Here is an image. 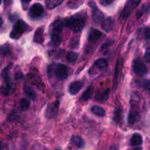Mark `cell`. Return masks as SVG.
<instances>
[{
    "label": "cell",
    "instance_id": "cell-13",
    "mask_svg": "<svg viewBox=\"0 0 150 150\" xmlns=\"http://www.w3.org/2000/svg\"><path fill=\"white\" fill-rule=\"evenodd\" d=\"M108 67V61L105 59L100 58L95 60L94 63L93 68H95L99 71H102L105 70L106 68Z\"/></svg>",
    "mask_w": 150,
    "mask_h": 150
},
{
    "label": "cell",
    "instance_id": "cell-27",
    "mask_svg": "<svg viewBox=\"0 0 150 150\" xmlns=\"http://www.w3.org/2000/svg\"><path fill=\"white\" fill-rule=\"evenodd\" d=\"M9 69L8 68H6L4 69V70L2 71L1 74V76L3 79H4V81H9V72H8Z\"/></svg>",
    "mask_w": 150,
    "mask_h": 150
},
{
    "label": "cell",
    "instance_id": "cell-1",
    "mask_svg": "<svg viewBox=\"0 0 150 150\" xmlns=\"http://www.w3.org/2000/svg\"><path fill=\"white\" fill-rule=\"evenodd\" d=\"M65 25L73 32H79L85 26V19L81 14H76L66 19Z\"/></svg>",
    "mask_w": 150,
    "mask_h": 150
},
{
    "label": "cell",
    "instance_id": "cell-34",
    "mask_svg": "<svg viewBox=\"0 0 150 150\" xmlns=\"http://www.w3.org/2000/svg\"><path fill=\"white\" fill-rule=\"evenodd\" d=\"M21 1L23 4H28V3L30 2L32 0H21Z\"/></svg>",
    "mask_w": 150,
    "mask_h": 150
},
{
    "label": "cell",
    "instance_id": "cell-22",
    "mask_svg": "<svg viewBox=\"0 0 150 150\" xmlns=\"http://www.w3.org/2000/svg\"><path fill=\"white\" fill-rule=\"evenodd\" d=\"M92 96V88L91 87L88 88L82 94L81 97V100L83 101H88L89 99H90L91 97Z\"/></svg>",
    "mask_w": 150,
    "mask_h": 150
},
{
    "label": "cell",
    "instance_id": "cell-12",
    "mask_svg": "<svg viewBox=\"0 0 150 150\" xmlns=\"http://www.w3.org/2000/svg\"><path fill=\"white\" fill-rule=\"evenodd\" d=\"M100 23H101V26H102V28L106 32H111L114 26V21L111 18L104 19Z\"/></svg>",
    "mask_w": 150,
    "mask_h": 150
},
{
    "label": "cell",
    "instance_id": "cell-3",
    "mask_svg": "<svg viewBox=\"0 0 150 150\" xmlns=\"http://www.w3.org/2000/svg\"><path fill=\"white\" fill-rule=\"evenodd\" d=\"M28 25L25 23L24 21L19 19L14 24L10 34V37L12 39H18L26 30Z\"/></svg>",
    "mask_w": 150,
    "mask_h": 150
},
{
    "label": "cell",
    "instance_id": "cell-6",
    "mask_svg": "<svg viewBox=\"0 0 150 150\" xmlns=\"http://www.w3.org/2000/svg\"><path fill=\"white\" fill-rule=\"evenodd\" d=\"M89 6L92 8V19L96 23H100L104 19V14L97 7L96 4L94 1H89Z\"/></svg>",
    "mask_w": 150,
    "mask_h": 150
},
{
    "label": "cell",
    "instance_id": "cell-11",
    "mask_svg": "<svg viewBox=\"0 0 150 150\" xmlns=\"http://www.w3.org/2000/svg\"><path fill=\"white\" fill-rule=\"evenodd\" d=\"M70 144L78 149H83L85 146V141L80 135H73L70 139Z\"/></svg>",
    "mask_w": 150,
    "mask_h": 150
},
{
    "label": "cell",
    "instance_id": "cell-20",
    "mask_svg": "<svg viewBox=\"0 0 150 150\" xmlns=\"http://www.w3.org/2000/svg\"><path fill=\"white\" fill-rule=\"evenodd\" d=\"M11 89L12 86L11 85H10V82H9V81H5V83H4V85H1L0 91H1V94H2L3 96H8L9 94H10Z\"/></svg>",
    "mask_w": 150,
    "mask_h": 150
},
{
    "label": "cell",
    "instance_id": "cell-31",
    "mask_svg": "<svg viewBox=\"0 0 150 150\" xmlns=\"http://www.w3.org/2000/svg\"><path fill=\"white\" fill-rule=\"evenodd\" d=\"M0 150H9L7 144L2 141H0Z\"/></svg>",
    "mask_w": 150,
    "mask_h": 150
},
{
    "label": "cell",
    "instance_id": "cell-33",
    "mask_svg": "<svg viewBox=\"0 0 150 150\" xmlns=\"http://www.w3.org/2000/svg\"><path fill=\"white\" fill-rule=\"evenodd\" d=\"M12 1H13V0H4V4H5V5H9V4H11Z\"/></svg>",
    "mask_w": 150,
    "mask_h": 150
},
{
    "label": "cell",
    "instance_id": "cell-14",
    "mask_svg": "<svg viewBox=\"0 0 150 150\" xmlns=\"http://www.w3.org/2000/svg\"><path fill=\"white\" fill-rule=\"evenodd\" d=\"M102 36V32L96 29H91L89 31L88 39L92 42H96Z\"/></svg>",
    "mask_w": 150,
    "mask_h": 150
},
{
    "label": "cell",
    "instance_id": "cell-15",
    "mask_svg": "<svg viewBox=\"0 0 150 150\" xmlns=\"http://www.w3.org/2000/svg\"><path fill=\"white\" fill-rule=\"evenodd\" d=\"M43 32L44 29L43 27H40L37 29L35 31V35H34V41L38 44H42L44 41V36H43Z\"/></svg>",
    "mask_w": 150,
    "mask_h": 150
},
{
    "label": "cell",
    "instance_id": "cell-35",
    "mask_svg": "<svg viewBox=\"0 0 150 150\" xmlns=\"http://www.w3.org/2000/svg\"><path fill=\"white\" fill-rule=\"evenodd\" d=\"M2 24H3V20H2V19H1V18L0 17V27H1V26H2Z\"/></svg>",
    "mask_w": 150,
    "mask_h": 150
},
{
    "label": "cell",
    "instance_id": "cell-16",
    "mask_svg": "<svg viewBox=\"0 0 150 150\" xmlns=\"http://www.w3.org/2000/svg\"><path fill=\"white\" fill-rule=\"evenodd\" d=\"M143 144V138L139 133H134L130 138V144L134 146H139Z\"/></svg>",
    "mask_w": 150,
    "mask_h": 150
},
{
    "label": "cell",
    "instance_id": "cell-2",
    "mask_svg": "<svg viewBox=\"0 0 150 150\" xmlns=\"http://www.w3.org/2000/svg\"><path fill=\"white\" fill-rule=\"evenodd\" d=\"M63 22L61 20H56L53 22L51 28V38L54 46H57L62 41V31Z\"/></svg>",
    "mask_w": 150,
    "mask_h": 150
},
{
    "label": "cell",
    "instance_id": "cell-9",
    "mask_svg": "<svg viewBox=\"0 0 150 150\" xmlns=\"http://www.w3.org/2000/svg\"><path fill=\"white\" fill-rule=\"evenodd\" d=\"M140 1L141 0H129L125 6L124 10L122 13V17H124L125 19L128 17L129 15L131 13L132 10H134L136 7L139 6Z\"/></svg>",
    "mask_w": 150,
    "mask_h": 150
},
{
    "label": "cell",
    "instance_id": "cell-36",
    "mask_svg": "<svg viewBox=\"0 0 150 150\" xmlns=\"http://www.w3.org/2000/svg\"><path fill=\"white\" fill-rule=\"evenodd\" d=\"M132 150H142V147H136V148L133 149Z\"/></svg>",
    "mask_w": 150,
    "mask_h": 150
},
{
    "label": "cell",
    "instance_id": "cell-32",
    "mask_svg": "<svg viewBox=\"0 0 150 150\" xmlns=\"http://www.w3.org/2000/svg\"><path fill=\"white\" fill-rule=\"evenodd\" d=\"M144 34H145V37H146V39H149V34H150V31H149V28L146 27V29L144 30Z\"/></svg>",
    "mask_w": 150,
    "mask_h": 150
},
{
    "label": "cell",
    "instance_id": "cell-7",
    "mask_svg": "<svg viewBox=\"0 0 150 150\" xmlns=\"http://www.w3.org/2000/svg\"><path fill=\"white\" fill-rule=\"evenodd\" d=\"M56 76L59 80H64L68 76V67L62 63H59L55 69Z\"/></svg>",
    "mask_w": 150,
    "mask_h": 150
},
{
    "label": "cell",
    "instance_id": "cell-10",
    "mask_svg": "<svg viewBox=\"0 0 150 150\" xmlns=\"http://www.w3.org/2000/svg\"><path fill=\"white\" fill-rule=\"evenodd\" d=\"M83 86V82L81 81H74L72 82L69 85V93L71 95H76L81 90Z\"/></svg>",
    "mask_w": 150,
    "mask_h": 150
},
{
    "label": "cell",
    "instance_id": "cell-29",
    "mask_svg": "<svg viewBox=\"0 0 150 150\" xmlns=\"http://www.w3.org/2000/svg\"><path fill=\"white\" fill-rule=\"evenodd\" d=\"M144 60L146 63L150 62V49L147 48L146 50V52L144 54Z\"/></svg>",
    "mask_w": 150,
    "mask_h": 150
},
{
    "label": "cell",
    "instance_id": "cell-5",
    "mask_svg": "<svg viewBox=\"0 0 150 150\" xmlns=\"http://www.w3.org/2000/svg\"><path fill=\"white\" fill-rule=\"evenodd\" d=\"M133 71L139 76H144L147 73V68L145 63L140 59H136L133 61Z\"/></svg>",
    "mask_w": 150,
    "mask_h": 150
},
{
    "label": "cell",
    "instance_id": "cell-4",
    "mask_svg": "<svg viewBox=\"0 0 150 150\" xmlns=\"http://www.w3.org/2000/svg\"><path fill=\"white\" fill-rule=\"evenodd\" d=\"M59 107V101L58 100L52 101L49 103L47 106L46 110L45 112V116L47 119H53L55 116H57L58 113Z\"/></svg>",
    "mask_w": 150,
    "mask_h": 150
},
{
    "label": "cell",
    "instance_id": "cell-30",
    "mask_svg": "<svg viewBox=\"0 0 150 150\" xmlns=\"http://www.w3.org/2000/svg\"><path fill=\"white\" fill-rule=\"evenodd\" d=\"M114 119L116 121H119L120 120V112L119 110H117L114 112Z\"/></svg>",
    "mask_w": 150,
    "mask_h": 150
},
{
    "label": "cell",
    "instance_id": "cell-21",
    "mask_svg": "<svg viewBox=\"0 0 150 150\" xmlns=\"http://www.w3.org/2000/svg\"><path fill=\"white\" fill-rule=\"evenodd\" d=\"M91 111L97 116L99 117H103L105 115V111L103 107H100V106H93L91 108Z\"/></svg>",
    "mask_w": 150,
    "mask_h": 150
},
{
    "label": "cell",
    "instance_id": "cell-18",
    "mask_svg": "<svg viewBox=\"0 0 150 150\" xmlns=\"http://www.w3.org/2000/svg\"><path fill=\"white\" fill-rule=\"evenodd\" d=\"M23 91H24V93L25 94H26V96H27V98H29V99H36V93H35V91H34L31 87H29V85H24Z\"/></svg>",
    "mask_w": 150,
    "mask_h": 150
},
{
    "label": "cell",
    "instance_id": "cell-24",
    "mask_svg": "<svg viewBox=\"0 0 150 150\" xmlns=\"http://www.w3.org/2000/svg\"><path fill=\"white\" fill-rule=\"evenodd\" d=\"M10 46L7 44L5 45H1L0 46V55L1 56H5L10 53Z\"/></svg>",
    "mask_w": 150,
    "mask_h": 150
},
{
    "label": "cell",
    "instance_id": "cell-25",
    "mask_svg": "<svg viewBox=\"0 0 150 150\" xmlns=\"http://www.w3.org/2000/svg\"><path fill=\"white\" fill-rule=\"evenodd\" d=\"M29 105H30V103H29V101L26 99H22L21 100V108L23 111H25V110H27L29 109Z\"/></svg>",
    "mask_w": 150,
    "mask_h": 150
},
{
    "label": "cell",
    "instance_id": "cell-8",
    "mask_svg": "<svg viewBox=\"0 0 150 150\" xmlns=\"http://www.w3.org/2000/svg\"><path fill=\"white\" fill-rule=\"evenodd\" d=\"M44 13V8L40 3H35L30 7L29 11V16L31 19H38Z\"/></svg>",
    "mask_w": 150,
    "mask_h": 150
},
{
    "label": "cell",
    "instance_id": "cell-23",
    "mask_svg": "<svg viewBox=\"0 0 150 150\" xmlns=\"http://www.w3.org/2000/svg\"><path fill=\"white\" fill-rule=\"evenodd\" d=\"M78 57H79V55H78L77 53L71 51V52H69L67 54V60L69 63H74L78 59Z\"/></svg>",
    "mask_w": 150,
    "mask_h": 150
},
{
    "label": "cell",
    "instance_id": "cell-17",
    "mask_svg": "<svg viewBox=\"0 0 150 150\" xmlns=\"http://www.w3.org/2000/svg\"><path fill=\"white\" fill-rule=\"evenodd\" d=\"M64 0H45V6L48 10H53L62 4Z\"/></svg>",
    "mask_w": 150,
    "mask_h": 150
},
{
    "label": "cell",
    "instance_id": "cell-28",
    "mask_svg": "<svg viewBox=\"0 0 150 150\" xmlns=\"http://www.w3.org/2000/svg\"><path fill=\"white\" fill-rule=\"evenodd\" d=\"M114 0H100V4L103 6H108L112 4Z\"/></svg>",
    "mask_w": 150,
    "mask_h": 150
},
{
    "label": "cell",
    "instance_id": "cell-19",
    "mask_svg": "<svg viewBox=\"0 0 150 150\" xmlns=\"http://www.w3.org/2000/svg\"><path fill=\"white\" fill-rule=\"evenodd\" d=\"M140 119V116H139V113L137 111H133L132 110L128 116V122L130 125H133L139 121Z\"/></svg>",
    "mask_w": 150,
    "mask_h": 150
},
{
    "label": "cell",
    "instance_id": "cell-37",
    "mask_svg": "<svg viewBox=\"0 0 150 150\" xmlns=\"http://www.w3.org/2000/svg\"><path fill=\"white\" fill-rule=\"evenodd\" d=\"M1 0H0V4H1Z\"/></svg>",
    "mask_w": 150,
    "mask_h": 150
},
{
    "label": "cell",
    "instance_id": "cell-26",
    "mask_svg": "<svg viewBox=\"0 0 150 150\" xmlns=\"http://www.w3.org/2000/svg\"><path fill=\"white\" fill-rule=\"evenodd\" d=\"M109 94H110V89H106L105 91H104L102 93V94L100 96L99 100L101 101H106L108 99V98L109 97Z\"/></svg>",
    "mask_w": 150,
    "mask_h": 150
}]
</instances>
